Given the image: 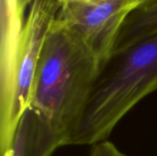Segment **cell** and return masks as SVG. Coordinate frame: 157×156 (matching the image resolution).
I'll use <instances>...</instances> for the list:
<instances>
[{"label":"cell","instance_id":"1","mask_svg":"<svg viewBox=\"0 0 157 156\" xmlns=\"http://www.w3.org/2000/svg\"><path fill=\"white\" fill-rule=\"evenodd\" d=\"M101 65L77 31L54 20L42 47L29 107L50 123L64 146L81 123Z\"/></svg>","mask_w":157,"mask_h":156},{"label":"cell","instance_id":"2","mask_svg":"<svg viewBox=\"0 0 157 156\" xmlns=\"http://www.w3.org/2000/svg\"><path fill=\"white\" fill-rule=\"evenodd\" d=\"M157 91V32L113 52L102 63L81 123L69 145L107 141L121 120Z\"/></svg>","mask_w":157,"mask_h":156},{"label":"cell","instance_id":"3","mask_svg":"<svg viewBox=\"0 0 157 156\" xmlns=\"http://www.w3.org/2000/svg\"><path fill=\"white\" fill-rule=\"evenodd\" d=\"M146 0H64L55 21L79 33L104 63L128 17Z\"/></svg>","mask_w":157,"mask_h":156},{"label":"cell","instance_id":"4","mask_svg":"<svg viewBox=\"0 0 157 156\" xmlns=\"http://www.w3.org/2000/svg\"><path fill=\"white\" fill-rule=\"evenodd\" d=\"M60 7V0H32L28 8L21 33L16 75L14 110L17 121L29 106L42 47Z\"/></svg>","mask_w":157,"mask_h":156},{"label":"cell","instance_id":"5","mask_svg":"<svg viewBox=\"0 0 157 156\" xmlns=\"http://www.w3.org/2000/svg\"><path fill=\"white\" fill-rule=\"evenodd\" d=\"M63 141L50 123L29 107L17 126L11 145L2 156H52Z\"/></svg>","mask_w":157,"mask_h":156},{"label":"cell","instance_id":"6","mask_svg":"<svg viewBox=\"0 0 157 156\" xmlns=\"http://www.w3.org/2000/svg\"><path fill=\"white\" fill-rule=\"evenodd\" d=\"M24 21L17 0H0V75L6 80L16 75Z\"/></svg>","mask_w":157,"mask_h":156},{"label":"cell","instance_id":"7","mask_svg":"<svg viewBox=\"0 0 157 156\" xmlns=\"http://www.w3.org/2000/svg\"><path fill=\"white\" fill-rule=\"evenodd\" d=\"M157 32V0H146L126 20L116 48L124 49Z\"/></svg>","mask_w":157,"mask_h":156},{"label":"cell","instance_id":"8","mask_svg":"<svg viewBox=\"0 0 157 156\" xmlns=\"http://www.w3.org/2000/svg\"><path fill=\"white\" fill-rule=\"evenodd\" d=\"M89 156H127L109 141L100 142L92 146Z\"/></svg>","mask_w":157,"mask_h":156},{"label":"cell","instance_id":"9","mask_svg":"<svg viewBox=\"0 0 157 156\" xmlns=\"http://www.w3.org/2000/svg\"><path fill=\"white\" fill-rule=\"evenodd\" d=\"M17 2H18V8H19L20 13L24 17H26L27 10H28L29 5L31 4L32 0H17Z\"/></svg>","mask_w":157,"mask_h":156},{"label":"cell","instance_id":"10","mask_svg":"<svg viewBox=\"0 0 157 156\" xmlns=\"http://www.w3.org/2000/svg\"><path fill=\"white\" fill-rule=\"evenodd\" d=\"M60 1H64V0H60Z\"/></svg>","mask_w":157,"mask_h":156}]
</instances>
